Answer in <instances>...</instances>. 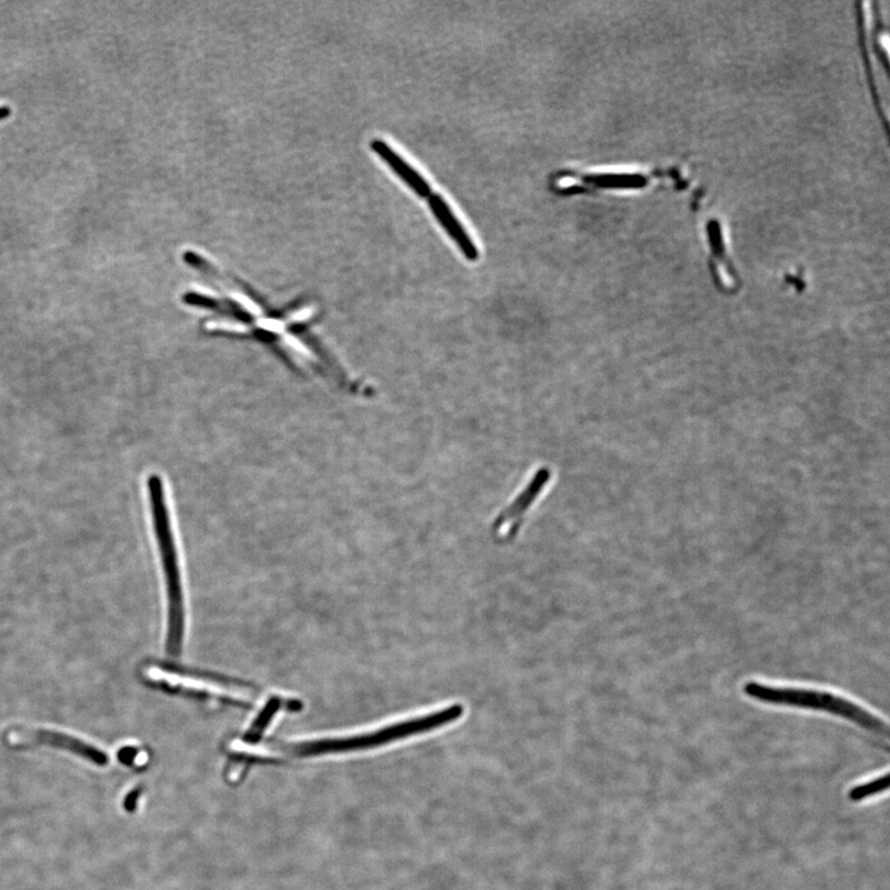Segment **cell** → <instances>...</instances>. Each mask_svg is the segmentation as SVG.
Returning a JSON list of instances; mask_svg holds the SVG:
<instances>
[{
  "mask_svg": "<svg viewBox=\"0 0 890 890\" xmlns=\"http://www.w3.org/2000/svg\"><path fill=\"white\" fill-rule=\"evenodd\" d=\"M141 794V790L134 789L131 790L130 793L124 799V808L128 812H134L138 807V799Z\"/></svg>",
  "mask_w": 890,
  "mask_h": 890,
  "instance_id": "cell-14",
  "label": "cell"
},
{
  "mask_svg": "<svg viewBox=\"0 0 890 890\" xmlns=\"http://www.w3.org/2000/svg\"><path fill=\"white\" fill-rule=\"evenodd\" d=\"M743 694L766 706L827 712L853 722L867 731L884 736V738L889 736V728L884 721L854 704L853 701L827 690L774 687L758 683V681H747L743 686Z\"/></svg>",
  "mask_w": 890,
  "mask_h": 890,
  "instance_id": "cell-3",
  "label": "cell"
},
{
  "mask_svg": "<svg viewBox=\"0 0 890 890\" xmlns=\"http://www.w3.org/2000/svg\"><path fill=\"white\" fill-rule=\"evenodd\" d=\"M889 788V774L877 778L873 782L856 787L850 790L849 798L852 801H861L867 798L883 793Z\"/></svg>",
  "mask_w": 890,
  "mask_h": 890,
  "instance_id": "cell-12",
  "label": "cell"
},
{
  "mask_svg": "<svg viewBox=\"0 0 890 890\" xmlns=\"http://www.w3.org/2000/svg\"><path fill=\"white\" fill-rule=\"evenodd\" d=\"M551 480V471L541 469L530 481L529 486L519 494L507 510H503L493 522V533H500L504 527L511 524L509 536L513 537L518 532L519 519L532 507V503L540 497L546 489L548 481Z\"/></svg>",
  "mask_w": 890,
  "mask_h": 890,
  "instance_id": "cell-7",
  "label": "cell"
},
{
  "mask_svg": "<svg viewBox=\"0 0 890 890\" xmlns=\"http://www.w3.org/2000/svg\"><path fill=\"white\" fill-rule=\"evenodd\" d=\"M284 702L286 701L280 698H274L269 701V704L261 711L259 718L251 724L247 733L249 742H256L260 738L263 730L269 727L272 719L277 717V713L283 708Z\"/></svg>",
  "mask_w": 890,
  "mask_h": 890,
  "instance_id": "cell-11",
  "label": "cell"
},
{
  "mask_svg": "<svg viewBox=\"0 0 890 890\" xmlns=\"http://www.w3.org/2000/svg\"><path fill=\"white\" fill-rule=\"evenodd\" d=\"M371 150L388 164V167L399 176V178L410 187V189L422 198L431 194V186L423 176L413 169L388 142L376 139L371 141Z\"/></svg>",
  "mask_w": 890,
  "mask_h": 890,
  "instance_id": "cell-8",
  "label": "cell"
},
{
  "mask_svg": "<svg viewBox=\"0 0 890 890\" xmlns=\"http://www.w3.org/2000/svg\"><path fill=\"white\" fill-rule=\"evenodd\" d=\"M139 754V751L133 749V747H126V749L119 751L118 758L126 764H133L137 763V758Z\"/></svg>",
  "mask_w": 890,
  "mask_h": 890,
  "instance_id": "cell-13",
  "label": "cell"
},
{
  "mask_svg": "<svg viewBox=\"0 0 890 890\" xmlns=\"http://www.w3.org/2000/svg\"><path fill=\"white\" fill-rule=\"evenodd\" d=\"M183 261L210 281L217 294L189 291L182 302L208 316L207 333L248 337L268 346L290 366L314 373L354 394L369 396L372 389L340 364L339 360L313 331L317 307L306 300L294 301L288 309H272L249 283L236 274L218 269L213 262L192 250L183 252Z\"/></svg>",
  "mask_w": 890,
  "mask_h": 890,
  "instance_id": "cell-1",
  "label": "cell"
},
{
  "mask_svg": "<svg viewBox=\"0 0 890 890\" xmlns=\"http://www.w3.org/2000/svg\"><path fill=\"white\" fill-rule=\"evenodd\" d=\"M153 531L158 541L164 582H167L169 617L167 651L172 658L182 652L184 637V606L178 549L171 526L170 511L161 477L152 474L148 481Z\"/></svg>",
  "mask_w": 890,
  "mask_h": 890,
  "instance_id": "cell-2",
  "label": "cell"
},
{
  "mask_svg": "<svg viewBox=\"0 0 890 890\" xmlns=\"http://www.w3.org/2000/svg\"><path fill=\"white\" fill-rule=\"evenodd\" d=\"M590 184L600 187V189H641L647 184V179L642 174L630 173H606L592 174L586 178Z\"/></svg>",
  "mask_w": 890,
  "mask_h": 890,
  "instance_id": "cell-10",
  "label": "cell"
},
{
  "mask_svg": "<svg viewBox=\"0 0 890 890\" xmlns=\"http://www.w3.org/2000/svg\"><path fill=\"white\" fill-rule=\"evenodd\" d=\"M146 678L152 686L187 697L216 699L226 704L249 706L254 692L246 684L219 677L193 674L180 669L148 667Z\"/></svg>",
  "mask_w": 890,
  "mask_h": 890,
  "instance_id": "cell-5",
  "label": "cell"
},
{
  "mask_svg": "<svg viewBox=\"0 0 890 890\" xmlns=\"http://www.w3.org/2000/svg\"><path fill=\"white\" fill-rule=\"evenodd\" d=\"M463 713L464 707L456 704L447 709L432 712L430 716L393 723L388 728H383L370 733L353 736V738L304 742L300 744L288 746L286 747L284 752H289L293 756L307 757L323 753H340L378 749V747L387 746L396 741L413 738V736H419L444 728L447 724L458 721L461 717H463Z\"/></svg>",
  "mask_w": 890,
  "mask_h": 890,
  "instance_id": "cell-4",
  "label": "cell"
},
{
  "mask_svg": "<svg viewBox=\"0 0 890 890\" xmlns=\"http://www.w3.org/2000/svg\"><path fill=\"white\" fill-rule=\"evenodd\" d=\"M6 740L13 747L49 746L52 749L71 752L98 767H107L109 757L97 747L73 738L71 734L50 730L17 729L9 731Z\"/></svg>",
  "mask_w": 890,
  "mask_h": 890,
  "instance_id": "cell-6",
  "label": "cell"
},
{
  "mask_svg": "<svg viewBox=\"0 0 890 890\" xmlns=\"http://www.w3.org/2000/svg\"><path fill=\"white\" fill-rule=\"evenodd\" d=\"M12 113H13L12 108L8 106L0 107V122H2V120L8 119L10 116H12Z\"/></svg>",
  "mask_w": 890,
  "mask_h": 890,
  "instance_id": "cell-15",
  "label": "cell"
},
{
  "mask_svg": "<svg viewBox=\"0 0 890 890\" xmlns=\"http://www.w3.org/2000/svg\"><path fill=\"white\" fill-rule=\"evenodd\" d=\"M430 207L437 221L441 223L446 232L454 243L458 246L461 254L469 261H477L479 259V250L467 233V230L458 221L448 203L443 200L442 196L433 194L430 198Z\"/></svg>",
  "mask_w": 890,
  "mask_h": 890,
  "instance_id": "cell-9",
  "label": "cell"
}]
</instances>
